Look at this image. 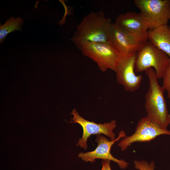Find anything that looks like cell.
<instances>
[{
	"label": "cell",
	"mask_w": 170,
	"mask_h": 170,
	"mask_svg": "<svg viewBox=\"0 0 170 170\" xmlns=\"http://www.w3.org/2000/svg\"><path fill=\"white\" fill-rule=\"evenodd\" d=\"M145 72L148 77L149 84L145 97L146 117L161 128L167 129L169 114L164 97L165 90L162 86L159 84L155 70L150 68Z\"/></svg>",
	"instance_id": "6da1fadb"
},
{
	"label": "cell",
	"mask_w": 170,
	"mask_h": 170,
	"mask_svg": "<svg viewBox=\"0 0 170 170\" xmlns=\"http://www.w3.org/2000/svg\"><path fill=\"white\" fill-rule=\"evenodd\" d=\"M148 40L170 59V26L168 24L149 29Z\"/></svg>",
	"instance_id": "7c38bea8"
},
{
	"label": "cell",
	"mask_w": 170,
	"mask_h": 170,
	"mask_svg": "<svg viewBox=\"0 0 170 170\" xmlns=\"http://www.w3.org/2000/svg\"><path fill=\"white\" fill-rule=\"evenodd\" d=\"M115 23L122 30L143 44L148 40L149 27L140 12H127L118 15Z\"/></svg>",
	"instance_id": "30bf717a"
},
{
	"label": "cell",
	"mask_w": 170,
	"mask_h": 170,
	"mask_svg": "<svg viewBox=\"0 0 170 170\" xmlns=\"http://www.w3.org/2000/svg\"><path fill=\"white\" fill-rule=\"evenodd\" d=\"M110 161L102 160L101 162L102 168L100 170H112L110 166Z\"/></svg>",
	"instance_id": "2e32d148"
},
{
	"label": "cell",
	"mask_w": 170,
	"mask_h": 170,
	"mask_svg": "<svg viewBox=\"0 0 170 170\" xmlns=\"http://www.w3.org/2000/svg\"><path fill=\"white\" fill-rule=\"evenodd\" d=\"M136 53L131 55H119L115 72L117 82L128 92H134L139 88L143 77L136 75L135 65Z\"/></svg>",
	"instance_id": "8992f818"
},
{
	"label": "cell",
	"mask_w": 170,
	"mask_h": 170,
	"mask_svg": "<svg viewBox=\"0 0 170 170\" xmlns=\"http://www.w3.org/2000/svg\"><path fill=\"white\" fill-rule=\"evenodd\" d=\"M126 136L125 132L122 130L119 132L117 138L114 140L110 141L104 136L98 134L95 139L98 144L95 149L91 151L80 153L78 157L86 162H94L96 159L111 161L116 163L121 169H124L128 167V163L124 160L114 157L111 154L110 151L111 147L115 142Z\"/></svg>",
	"instance_id": "9c48e42d"
},
{
	"label": "cell",
	"mask_w": 170,
	"mask_h": 170,
	"mask_svg": "<svg viewBox=\"0 0 170 170\" xmlns=\"http://www.w3.org/2000/svg\"><path fill=\"white\" fill-rule=\"evenodd\" d=\"M163 79L162 87L167 93L168 98L170 99V60L167 65Z\"/></svg>",
	"instance_id": "9a60e30c"
},
{
	"label": "cell",
	"mask_w": 170,
	"mask_h": 170,
	"mask_svg": "<svg viewBox=\"0 0 170 170\" xmlns=\"http://www.w3.org/2000/svg\"><path fill=\"white\" fill-rule=\"evenodd\" d=\"M167 123L168 125L170 124V114L168 115Z\"/></svg>",
	"instance_id": "e0dca14e"
},
{
	"label": "cell",
	"mask_w": 170,
	"mask_h": 170,
	"mask_svg": "<svg viewBox=\"0 0 170 170\" xmlns=\"http://www.w3.org/2000/svg\"><path fill=\"white\" fill-rule=\"evenodd\" d=\"M112 23L103 11L92 12L86 15L77 27L71 39L74 43L89 42L109 43L108 35Z\"/></svg>",
	"instance_id": "7a4b0ae2"
},
{
	"label": "cell",
	"mask_w": 170,
	"mask_h": 170,
	"mask_svg": "<svg viewBox=\"0 0 170 170\" xmlns=\"http://www.w3.org/2000/svg\"><path fill=\"white\" fill-rule=\"evenodd\" d=\"M134 167L139 170H155V163L153 161L148 163L144 160H135L134 161Z\"/></svg>",
	"instance_id": "5bb4252c"
},
{
	"label": "cell",
	"mask_w": 170,
	"mask_h": 170,
	"mask_svg": "<svg viewBox=\"0 0 170 170\" xmlns=\"http://www.w3.org/2000/svg\"><path fill=\"white\" fill-rule=\"evenodd\" d=\"M23 20L20 17H11L4 24L0 26V43L2 44L9 33L16 30L21 31Z\"/></svg>",
	"instance_id": "4fadbf2b"
},
{
	"label": "cell",
	"mask_w": 170,
	"mask_h": 170,
	"mask_svg": "<svg viewBox=\"0 0 170 170\" xmlns=\"http://www.w3.org/2000/svg\"><path fill=\"white\" fill-rule=\"evenodd\" d=\"M162 135H170V131L161 128L150 121L146 116L138 122L134 133L123 138L118 144L122 151L126 150L132 143L149 142Z\"/></svg>",
	"instance_id": "ba28073f"
},
{
	"label": "cell",
	"mask_w": 170,
	"mask_h": 170,
	"mask_svg": "<svg viewBox=\"0 0 170 170\" xmlns=\"http://www.w3.org/2000/svg\"><path fill=\"white\" fill-rule=\"evenodd\" d=\"M170 60L166 53L148 40L136 53L135 71L141 72L154 67L157 78H162Z\"/></svg>",
	"instance_id": "3957f363"
},
{
	"label": "cell",
	"mask_w": 170,
	"mask_h": 170,
	"mask_svg": "<svg viewBox=\"0 0 170 170\" xmlns=\"http://www.w3.org/2000/svg\"><path fill=\"white\" fill-rule=\"evenodd\" d=\"M73 115L70 123H76L79 124L83 129V133L76 144L77 146L86 150L88 148L87 141L92 134H104L109 137L110 140L116 139L114 129L116 126V121L112 120L110 122L104 123H96L93 121L90 122L82 117L75 109L71 113Z\"/></svg>",
	"instance_id": "52a82bcc"
},
{
	"label": "cell",
	"mask_w": 170,
	"mask_h": 170,
	"mask_svg": "<svg viewBox=\"0 0 170 170\" xmlns=\"http://www.w3.org/2000/svg\"><path fill=\"white\" fill-rule=\"evenodd\" d=\"M148 25L152 29L168 24L170 20V0H134Z\"/></svg>",
	"instance_id": "5b68a950"
},
{
	"label": "cell",
	"mask_w": 170,
	"mask_h": 170,
	"mask_svg": "<svg viewBox=\"0 0 170 170\" xmlns=\"http://www.w3.org/2000/svg\"><path fill=\"white\" fill-rule=\"evenodd\" d=\"M74 44L83 54L97 64L101 71H115L119 54L109 43L83 42Z\"/></svg>",
	"instance_id": "277c9868"
},
{
	"label": "cell",
	"mask_w": 170,
	"mask_h": 170,
	"mask_svg": "<svg viewBox=\"0 0 170 170\" xmlns=\"http://www.w3.org/2000/svg\"><path fill=\"white\" fill-rule=\"evenodd\" d=\"M108 42L119 55H123L136 53L143 44L115 22L112 23L110 26Z\"/></svg>",
	"instance_id": "8fae6325"
}]
</instances>
